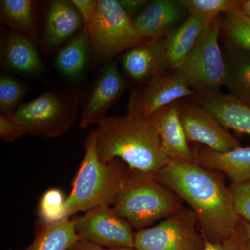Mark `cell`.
Wrapping results in <instances>:
<instances>
[{
    "mask_svg": "<svg viewBox=\"0 0 250 250\" xmlns=\"http://www.w3.org/2000/svg\"><path fill=\"white\" fill-rule=\"evenodd\" d=\"M156 175L195 212L199 229L206 241H224L235 232L240 217L221 172L195 163L169 161Z\"/></svg>",
    "mask_w": 250,
    "mask_h": 250,
    "instance_id": "1",
    "label": "cell"
},
{
    "mask_svg": "<svg viewBox=\"0 0 250 250\" xmlns=\"http://www.w3.org/2000/svg\"><path fill=\"white\" fill-rule=\"evenodd\" d=\"M96 129L97 150L103 161L120 159L131 169L154 172L169 162L149 118L107 116Z\"/></svg>",
    "mask_w": 250,
    "mask_h": 250,
    "instance_id": "2",
    "label": "cell"
},
{
    "mask_svg": "<svg viewBox=\"0 0 250 250\" xmlns=\"http://www.w3.org/2000/svg\"><path fill=\"white\" fill-rule=\"evenodd\" d=\"M98 131L94 129L85 140V154L65 200V216L100 206H114L130 167L120 159L103 161L97 150Z\"/></svg>",
    "mask_w": 250,
    "mask_h": 250,
    "instance_id": "3",
    "label": "cell"
},
{
    "mask_svg": "<svg viewBox=\"0 0 250 250\" xmlns=\"http://www.w3.org/2000/svg\"><path fill=\"white\" fill-rule=\"evenodd\" d=\"M184 202L159 180L156 172L130 168L113 208L118 216L140 230L173 215L184 207Z\"/></svg>",
    "mask_w": 250,
    "mask_h": 250,
    "instance_id": "4",
    "label": "cell"
},
{
    "mask_svg": "<svg viewBox=\"0 0 250 250\" xmlns=\"http://www.w3.org/2000/svg\"><path fill=\"white\" fill-rule=\"evenodd\" d=\"M220 16L202 33L191 52L177 69L197 96L220 93L225 86L226 64L220 44Z\"/></svg>",
    "mask_w": 250,
    "mask_h": 250,
    "instance_id": "5",
    "label": "cell"
},
{
    "mask_svg": "<svg viewBox=\"0 0 250 250\" xmlns=\"http://www.w3.org/2000/svg\"><path fill=\"white\" fill-rule=\"evenodd\" d=\"M79 105L80 98L75 92L46 91L22 104L14 115L27 134L54 138L73 125Z\"/></svg>",
    "mask_w": 250,
    "mask_h": 250,
    "instance_id": "6",
    "label": "cell"
},
{
    "mask_svg": "<svg viewBox=\"0 0 250 250\" xmlns=\"http://www.w3.org/2000/svg\"><path fill=\"white\" fill-rule=\"evenodd\" d=\"M85 29L89 32L92 48L100 58H111L146 41L135 30L132 18L117 0H98Z\"/></svg>",
    "mask_w": 250,
    "mask_h": 250,
    "instance_id": "7",
    "label": "cell"
},
{
    "mask_svg": "<svg viewBox=\"0 0 250 250\" xmlns=\"http://www.w3.org/2000/svg\"><path fill=\"white\" fill-rule=\"evenodd\" d=\"M205 243L195 212L184 207L156 226L140 229L135 235L137 250H203Z\"/></svg>",
    "mask_w": 250,
    "mask_h": 250,
    "instance_id": "8",
    "label": "cell"
},
{
    "mask_svg": "<svg viewBox=\"0 0 250 250\" xmlns=\"http://www.w3.org/2000/svg\"><path fill=\"white\" fill-rule=\"evenodd\" d=\"M80 239L104 248H135L132 227L116 214L113 207L103 205L87 210L74 220Z\"/></svg>",
    "mask_w": 250,
    "mask_h": 250,
    "instance_id": "9",
    "label": "cell"
},
{
    "mask_svg": "<svg viewBox=\"0 0 250 250\" xmlns=\"http://www.w3.org/2000/svg\"><path fill=\"white\" fill-rule=\"evenodd\" d=\"M130 92L126 115L149 118L158 110L189 96H197L177 70L161 74Z\"/></svg>",
    "mask_w": 250,
    "mask_h": 250,
    "instance_id": "10",
    "label": "cell"
},
{
    "mask_svg": "<svg viewBox=\"0 0 250 250\" xmlns=\"http://www.w3.org/2000/svg\"><path fill=\"white\" fill-rule=\"evenodd\" d=\"M179 118L188 141L225 152L241 147L214 116L196 103L178 100Z\"/></svg>",
    "mask_w": 250,
    "mask_h": 250,
    "instance_id": "11",
    "label": "cell"
},
{
    "mask_svg": "<svg viewBox=\"0 0 250 250\" xmlns=\"http://www.w3.org/2000/svg\"><path fill=\"white\" fill-rule=\"evenodd\" d=\"M116 63H110L104 68L94 85L82 113L80 125L82 128L99 125L107 117L108 110L121 98L126 88Z\"/></svg>",
    "mask_w": 250,
    "mask_h": 250,
    "instance_id": "12",
    "label": "cell"
},
{
    "mask_svg": "<svg viewBox=\"0 0 250 250\" xmlns=\"http://www.w3.org/2000/svg\"><path fill=\"white\" fill-rule=\"evenodd\" d=\"M186 13L179 1L155 0L132 18L133 26L145 40L167 37L185 21Z\"/></svg>",
    "mask_w": 250,
    "mask_h": 250,
    "instance_id": "13",
    "label": "cell"
},
{
    "mask_svg": "<svg viewBox=\"0 0 250 250\" xmlns=\"http://www.w3.org/2000/svg\"><path fill=\"white\" fill-rule=\"evenodd\" d=\"M122 65L125 73L136 82H146L166 72L169 68L166 37L148 39L128 49Z\"/></svg>",
    "mask_w": 250,
    "mask_h": 250,
    "instance_id": "14",
    "label": "cell"
},
{
    "mask_svg": "<svg viewBox=\"0 0 250 250\" xmlns=\"http://www.w3.org/2000/svg\"><path fill=\"white\" fill-rule=\"evenodd\" d=\"M149 119L155 126L161 147L169 161L195 163L193 149L188 144L178 110V101L158 110Z\"/></svg>",
    "mask_w": 250,
    "mask_h": 250,
    "instance_id": "15",
    "label": "cell"
},
{
    "mask_svg": "<svg viewBox=\"0 0 250 250\" xmlns=\"http://www.w3.org/2000/svg\"><path fill=\"white\" fill-rule=\"evenodd\" d=\"M192 149L195 164L225 174L232 182L231 184L250 182V147L221 152L197 143Z\"/></svg>",
    "mask_w": 250,
    "mask_h": 250,
    "instance_id": "16",
    "label": "cell"
},
{
    "mask_svg": "<svg viewBox=\"0 0 250 250\" xmlns=\"http://www.w3.org/2000/svg\"><path fill=\"white\" fill-rule=\"evenodd\" d=\"M84 26L83 18L72 1H51L46 11L44 26L45 48L49 50L57 48L72 36L76 35Z\"/></svg>",
    "mask_w": 250,
    "mask_h": 250,
    "instance_id": "17",
    "label": "cell"
},
{
    "mask_svg": "<svg viewBox=\"0 0 250 250\" xmlns=\"http://www.w3.org/2000/svg\"><path fill=\"white\" fill-rule=\"evenodd\" d=\"M196 103L210 111L223 126L250 135V106L231 94L197 96Z\"/></svg>",
    "mask_w": 250,
    "mask_h": 250,
    "instance_id": "18",
    "label": "cell"
},
{
    "mask_svg": "<svg viewBox=\"0 0 250 250\" xmlns=\"http://www.w3.org/2000/svg\"><path fill=\"white\" fill-rule=\"evenodd\" d=\"M213 21L198 16H188L179 27L166 37L167 62L171 70H177L183 63L202 33Z\"/></svg>",
    "mask_w": 250,
    "mask_h": 250,
    "instance_id": "19",
    "label": "cell"
},
{
    "mask_svg": "<svg viewBox=\"0 0 250 250\" xmlns=\"http://www.w3.org/2000/svg\"><path fill=\"white\" fill-rule=\"evenodd\" d=\"M3 59L9 68L18 73L38 76L43 70L39 54L28 36L10 31L4 41Z\"/></svg>",
    "mask_w": 250,
    "mask_h": 250,
    "instance_id": "20",
    "label": "cell"
},
{
    "mask_svg": "<svg viewBox=\"0 0 250 250\" xmlns=\"http://www.w3.org/2000/svg\"><path fill=\"white\" fill-rule=\"evenodd\" d=\"M225 86L230 94L250 106V52L227 43Z\"/></svg>",
    "mask_w": 250,
    "mask_h": 250,
    "instance_id": "21",
    "label": "cell"
},
{
    "mask_svg": "<svg viewBox=\"0 0 250 250\" xmlns=\"http://www.w3.org/2000/svg\"><path fill=\"white\" fill-rule=\"evenodd\" d=\"M91 41L88 30L83 28L59 50L56 57V66L68 80L80 78L88 62Z\"/></svg>",
    "mask_w": 250,
    "mask_h": 250,
    "instance_id": "22",
    "label": "cell"
},
{
    "mask_svg": "<svg viewBox=\"0 0 250 250\" xmlns=\"http://www.w3.org/2000/svg\"><path fill=\"white\" fill-rule=\"evenodd\" d=\"M80 240L75 222L65 218L53 225H42L34 242L25 249L7 250H67Z\"/></svg>",
    "mask_w": 250,
    "mask_h": 250,
    "instance_id": "23",
    "label": "cell"
},
{
    "mask_svg": "<svg viewBox=\"0 0 250 250\" xmlns=\"http://www.w3.org/2000/svg\"><path fill=\"white\" fill-rule=\"evenodd\" d=\"M0 19L11 31L28 37L36 36L35 8L31 0H1Z\"/></svg>",
    "mask_w": 250,
    "mask_h": 250,
    "instance_id": "24",
    "label": "cell"
},
{
    "mask_svg": "<svg viewBox=\"0 0 250 250\" xmlns=\"http://www.w3.org/2000/svg\"><path fill=\"white\" fill-rule=\"evenodd\" d=\"M220 29L228 44L250 52V18L236 6L220 16Z\"/></svg>",
    "mask_w": 250,
    "mask_h": 250,
    "instance_id": "25",
    "label": "cell"
},
{
    "mask_svg": "<svg viewBox=\"0 0 250 250\" xmlns=\"http://www.w3.org/2000/svg\"><path fill=\"white\" fill-rule=\"evenodd\" d=\"M65 200L62 190L58 188L48 189L42 194L38 210L41 225H53L67 218Z\"/></svg>",
    "mask_w": 250,
    "mask_h": 250,
    "instance_id": "26",
    "label": "cell"
},
{
    "mask_svg": "<svg viewBox=\"0 0 250 250\" xmlns=\"http://www.w3.org/2000/svg\"><path fill=\"white\" fill-rule=\"evenodd\" d=\"M27 88L14 77L2 75L0 77L1 114H14L22 106Z\"/></svg>",
    "mask_w": 250,
    "mask_h": 250,
    "instance_id": "27",
    "label": "cell"
},
{
    "mask_svg": "<svg viewBox=\"0 0 250 250\" xmlns=\"http://www.w3.org/2000/svg\"><path fill=\"white\" fill-rule=\"evenodd\" d=\"M188 16L213 21L236 6V0H179Z\"/></svg>",
    "mask_w": 250,
    "mask_h": 250,
    "instance_id": "28",
    "label": "cell"
},
{
    "mask_svg": "<svg viewBox=\"0 0 250 250\" xmlns=\"http://www.w3.org/2000/svg\"><path fill=\"white\" fill-rule=\"evenodd\" d=\"M229 187L232 193L237 215L250 223V181L231 184Z\"/></svg>",
    "mask_w": 250,
    "mask_h": 250,
    "instance_id": "29",
    "label": "cell"
},
{
    "mask_svg": "<svg viewBox=\"0 0 250 250\" xmlns=\"http://www.w3.org/2000/svg\"><path fill=\"white\" fill-rule=\"evenodd\" d=\"M246 230L241 223V217L235 232L226 240L217 243L206 241L203 250H246Z\"/></svg>",
    "mask_w": 250,
    "mask_h": 250,
    "instance_id": "30",
    "label": "cell"
},
{
    "mask_svg": "<svg viewBox=\"0 0 250 250\" xmlns=\"http://www.w3.org/2000/svg\"><path fill=\"white\" fill-rule=\"evenodd\" d=\"M24 134H27V131L14 113L0 115V137L5 142L14 143Z\"/></svg>",
    "mask_w": 250,
    "mask_h": 250,
    "instance_id": "31",
    "label": "cell"
},
{
    "mask_svg": "<svg viewBox=\"0 0 250 250\" xmlns=\"http://www.w3.org/2000/svg\"><path fill=\"white\" fill-rule=\"evenodd\" d=\"M72 2L75 5L83 18L84 21V28H86L95 14L98 1L97 0H72Z\"/></svg>",
    "mask_w": 250,
    "mask_h": 250,
    "instance_id": "32",
    "label": "cell"
},
{
    "mask_svg": "<svg viewBox=\"0 0 250 250\" xmlns=\"http://www.w3.org/2000/svg\"><path fill=\"white\" fill-rule=\"evenodd\" d=\"M118 1L131 18L139 14L149 2L147 0H119Z\"/></svg>",
    "mask_w": 250,
    "mask_h": 250,
    "instance_id": "33",
    "label": "cell"
},
{
    "mask_svg": "<svg viewBox=\"0 0 250 250\" xmlns=\"http://www.w3.org/2000/svg\"><path fill=\"white\" fill-rule=\"evenodd\" d=\"M67 250H137L135 248H107L98 246V245L94 244L90 242L83 241L80 239V241L76 242L75 244L72 245L69 249Z\"/></svg>",
    "mask_w": 250,
    "mask_h": 250,
    "instance_id": "34",
    "label": "cell"
},
{
    "mask_svg": "<svg viewBox=\"0 0 250 250\" xmlns=\"http://www.w3.org/2000/svg\"><path fill=\"white\" fill-rule=\"evenodd\" d=\"M237 6L243 14L250 18V0H237Z\"/></svg>",
    "mask_w": 250,
    "mask_h": 250,
    "instance_id": "35",
    "label": "cell"
},
{
    "mask_svg": "<svg viewBox=\"0 0 250 250\" xmlns=\"http://www.w3.org/2000/svg\"><path fill=\"white\" fill-rule=\"evenodd\" d=\"M241 223L246 230L247 236L246 250H250V223L248 220L241 218Z\"/></svg>",
    "mask_w": 250,
    "mask_h": 250,
    "instance_id": "36",
    "label": "cell"
}]
</instances>
